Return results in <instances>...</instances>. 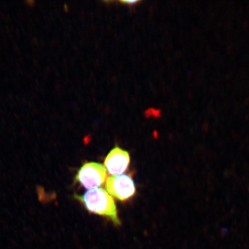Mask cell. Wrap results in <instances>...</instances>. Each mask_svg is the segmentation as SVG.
I'll return each instance as SVG.
<instances>
[{
  "label": "cell",
  "mask_w": 249,
  "mask_h": 249,
  "mask_svg": "<svg viewBox=\"0 0 249 249\" xmlns=\"http://www.w3.org/2000/svg\"><path fill=\"white\" fill-rule=\"evenodd\" d=\"M74 197L81 203L88 211L105 216L115 226L121 225L113 198L105 189H92L82 196L75 194Z\"/></svg>",
  "instance_id": "6da1fadb"
},
{
  "label": "cell",
  "mask_w": 249,
  "mask_h": 249,
  "mask_svg": "<svg viewBox=\"0 0 249 249\" xmlns=\"http://www.w3.org/2000/svg\"><path fill=\"white\" fill-rule=\"evenodd\" d=\"M107 172L105 167L98 163L84 164L75 178V182L79 183L85 189H97L105 182Z\"/></svg>",
  "instance_id": "7a4b0ae2"
},
{
  "label": "cell",
  "mask_w": 249,
  "mask_h": 249,
  "mask_svg": "<svg viewBox=\"0 0 249 249\" xmlns=\"http://www.w3.org/2000/svg\"><path fill=\"white\" fill-rule=\"evenodd\" d=\"M106 188L110 195L121 201L129 200L136 193V188L132 179L126 175H113L108 177Z\"/></svg>",
  "instance_id": "3957f363"
},
{
  "label": "cell",
  "mask_w": 249,
  "mask_h": 249,
  "mask_svg": "<svg viewBox=\"0 0 249 249\" xmlns=\"http://www.w3.org/2000/svg\"><path fill=\"white\" fill-rule=\"evenodd\" d=\"M130 156L127 151L115 147L110 151L105 160V166L109 173L114 175H121L128 168Z\"/></svg>",
  "instance_id": "277c9868"
},
{
  "label": "cell",
  "mask_w": 249,
  "mask_h": 249,
  "mask_svg": "<svg viewBox=\"0 0 249 249\" xmlns=\"http://www.w3.org/2000/svg\"><path fill=\"white\" fill-rule=\"evenodd\" d=\"M138 2H139L138 1H122V2H123L124 4H127L128 5H133Z\"/></svg>",
  "instance_id": "5b68a950"
}]
</instances>
